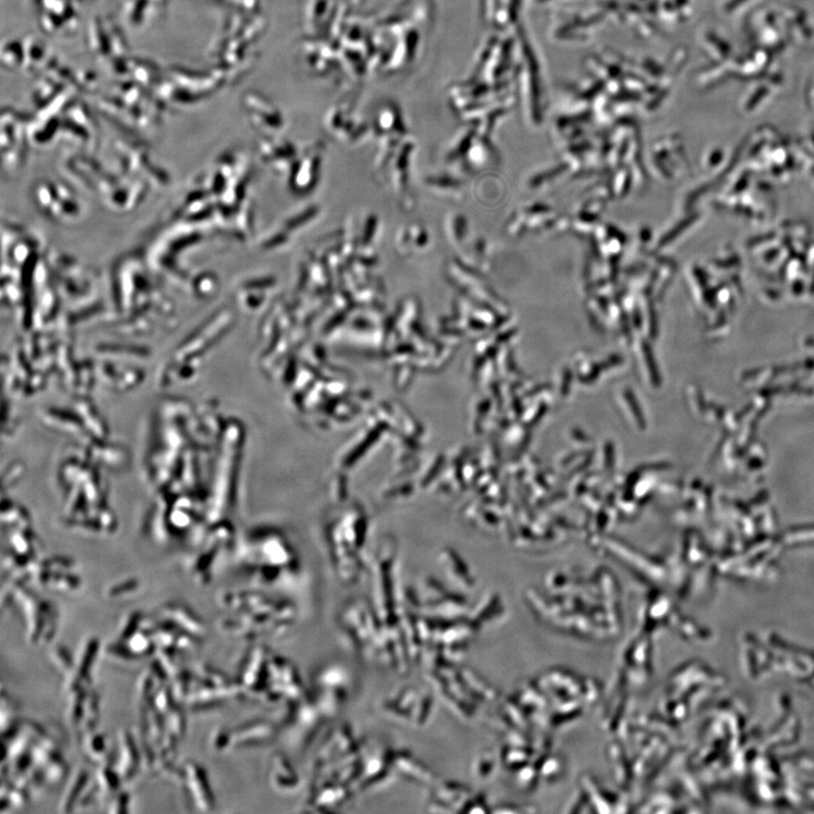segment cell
<instances>
[{
  "instance_id": "6da1fadb",
  "label": "cell",
  "mask_w": 814,
  "mask_h": 814,
  "mask_svg": "<svg viewBox=\"0 0 814 814\" xmlns=\"http://www.w3.org/2000/svg\"><path fill=\"white\" fill-rule=\"evenodd\" d=\"M14 598L21 605L26 627V640L31 645L48 644L57 630V610L47 601H41L22 586H16Z\"/></svg>"
},
{
  "instance_id": "9a60e30c",
  "label": "cell",
  "mask_w": 814,
  "mask_h": 814,
  "mask_svg": "<svg viewBox=\"0 0 814 814\" xmlns=\"http://www.w3.org/2000/svg\"><path fill=\"white\" fill-rule=\"evenodd\" d=\"M50 659L53 660L55 669H57L59 672H62L65 677H67V675L72 672L75 658H74L66 646H54L53 649L50 650Z\"/></svg>"
},
{
  "instance_id": "ffe728a7",
  "label": "cell",
  "mask_w": 814,
  "mask_h": 814,
  "mask_svg": "<svg viewBox=\"0 0 814 814\" xmlns=\"http://www.w3.org/2000/svg\"><path fill=\"white\" fill-rule=\"evenodd\" d=\"M129 804H131V795L127 792L119 790L114 798H111L108 804V813L123 814L129 812Z\"/></svg>"
},
{
  "instance_id": "30bf717a",
  "label": "cell",
  "mask_w": 814,
  "mask_h": 814,
  "mask_svg": "<svg viewBox=\"0 0 814 814\" xmlns=\"http://www.w3.org/2000/svg\"><path fill=\"white\" fill-rule=\"evenodd\" d=\"M90 689L91 688H78L75 689V690L66 693V719L68 723L77 730L80 728L83 714H84L86 697Z\"/></svg>"
},
{
  "instance_id": "7a4b0ae2",
  "label": "cell",
  "mask_w": 814,
  "mask_h": 814,
  "mask_svg": "<svg viewBox=\"0 0 814 814\" xmlns=\"http://www.w3.org/2000/svg\"><path fill=\"white\" fill-rule=\"evenodd\" d=\"M100 650V642L95 637L87 638L83 642L80 650L74 661V668L71 673L65 677L64 691L65 693L75 690L78 688L91 687V672L95 663L96 656Z\"/></svg>"
},
{
  "instance_id": "5bb4252c",
  "label": "cell",
  "mask_w": 814,
  "mask_h": 814,
  "mask_svg": "<svg viewBox=\"0 0 814 814\" xmlns=\"http://www.w3.org/2000/svg\"><path fill=\"white\" fill-rule=\"evenodd\" d=\"M44 771L45 783L49 785H58L66 779L68 766L65 761L62 753L51 760L47 766L41 769Z\"/></svg>"
},
{
  "instance_id": "2e32d148",
  "label": "cell",
  "mask_w": 814,
  "mask_h": 814,
  "mask_svg": "<svg viewBox=\"0 0 814 814\" xmlns=\"http://www.w3.org/2000/svg\"><path fill=\"white\" fill-rule=\"evenodd\" d=\"M153 705L164 716L179 705L177 700H174L173 689H171L168 683L157 689L154 698H153Z\"/></svg>"
},
{
  "instance_id": "8fae6325",
  "label": "cell",
  "mask_w": 814,
  "mask_h": 814,
  "mask_svg": "<svg viewBox=\"0 0 814 814\" xmlns=\"http://www.w3.org/2000/svg\"><path fill=\"white\" fill-rule=\"evenodd\" d=\"M99 720L100 697L90 689L89 693H87L86 697L84 714H83V720L78 730H82L83 735L92 732V730H95L96 725H98Z\"/></svg>"
},
{
  "instance_id": "3957f363",
  "label": "cell",
  "mask_w": 814,
  "mask_h": 814,
  "mask_svg": "<svg viewBox=\"0 0 814 814\" xmlns=\"http://www.w3.org/2000/svg\"><path fill=\"white\" fill-rule=\"evenodd\" d=\"M184 770H186V777H184V785L186 786L194 806L203 813L214 810V795H213L206 770L195 761L184 763Z\"/></svg>"
},
{
  "instance_id": "7c38bea8",
  "label": "cell",
  "mask_w": 814,
  "mask_h": 814,
  "mask_svg": "<svg viewBox=\"0 0 814 814\" xmlns=\"http://www.w3.org/2000/svg\"><path fill=\"white\" fill-rule=\"evenodd\" d=\"M194 678L195 677H194V673L191 670L182 669L171 679L173 680L171 689H173L174 700H177L178 704L186 702L187 698L191 695L194 687Z\"/></svg>"
},
{
  "instance_id": "277c9868",
  "label": "cell",
  "mask_w": 814,
  "mask_h": 814,
  "mask_svg": "<svg viewBox=\"0 0 814 814\" xmlns=\"http://www.w3.org/2000/svg\"><path fill=\"white\" fill-rule=\"evenodd\" d=\"M115 769H117L123 784L131 783L142 769V758L140 748L131 730H120L118 738V757L115 762Z\"/></svg>"
},
{
  "instance_id": "8992f818",
  "label": "cell",
  "mask_w": 814,
  "mask_h": 814,
  "mask_svg": "<svg viewBox=\"0 0 814 814\" xmlns=\"http://www.w3.org/2000/svg\"><path fill=\"white\" fill-rule=\"evenodd\" d=\"M94 780L98 785L100 799L110 801L122 788L123 780L115 769L114 758L110 755L108 759L101 762L95 772Z\"/></svg>"
},
{
  "instance_id": "9c48e42d",
  "label": "cell",
  "mask_w": 814,
  "mask_h": 814,
  "mask_svg": "<svg viewBox=\"0 0 814 814\" xmlns=\"http://www.w3.org/2000/svg\"><path fill=\"white\" fill-rule=\"evenodd\" d=\"M83 750L89 760L100 765L101 762L108 759L111 753L106 747L105 737L102 733H96L95 730L84 734L83 737Z\"/></svg>"
},
{
  "instance_id": "52a82bcc",
  "label": "cell",
  "mask_w": 814,
  "mask_h": 814,
  "mask_svg": "<svg viewBox=\"0 0 814 814\" xmlns=\"http://www.w3.org/2000/svg\"><path fill=\"white\" fill-rule=\"evenodd\" d=\"M89 771L84 768L77 769L72 779L68 781L66 789L59 802V811L62 813H71L76 810L77 804L80 802L83 793H84L87 785L90 783Z\"/></svg>"
},
{
  "instance_id": "5b68a950",
  "label": "cell",
  "mask_w": 814,
  "mask_h": 814,
  "mask_svg": "<svg viewBox=\"0 0 814 814\" xmlns=\"http://www.w3.org/2000/svg\"><path fill=\"white\" fill-rule=\"evenodd\" d=\"M162 615H164V619L169 620V621L182 629V630L197 637L198 640L205 636V623H204L200 615L193 609L187 607V605L180 603L165 604L162 608Z\"/></svg>"
},
{
  "instance_id": "e0dca14e",
  "label": "cell",
  "mask_w": 814,
  "mask_h": 814,
  "mask_svg": "<svg viewBox=\"0 0 814 814\" xmlns=\"http://www.w3.org/2000/svg\"><path fill=\"white\" fill-rule=\"evenodd\" d=\"M166 730L174 735L178 740H182L186 733V719L179 705L175 706L173 710L164 716Z\"/></svg>"
},
{
  "instance_id": "d6986e66",
  "label": "cell",
  "mask_w": 814,
  "mask_h": 814,
  "mask_svg": "<svg viewBox=\"0 0 814 814\" xmlns=\"http://www.w3.org/2000/svg\"><path fill=\"white\" fill-rule=\"evenodd\" d=\"M138 589H140V585L137 581L122 582V584L110 587L106 591V596L111 600H126L129 596L136 594Z\"/></svg>"
},
{
  "instance_id": "ac0fdd59",
  "label": "cell",
  "mask_w": 814,
  "mask_h": 814,
  "mask_svg": "<svg viewBox=\"0 0 814 814\" xmlns=\"http://www.w3.org/2000/svg\"><path fill=\"white\" fill-rule=\"evenodd\" d=\"M105 654L108 655L110 659L122 661V663L124 664L136 663V661L141 660L140 658H137L136 655H134L132 651L128 650V647L124 645V642L118 640L106 647Z\"/></svg>"
},
{
  "instance_id": "ba28073f",
  "label": "cell",
  "mask_w": 814,
  "mask_h": 814,
  "mask_svg": "<svg viewBox=\"0 0 814 814\" xmlns=\"http://www.w3.org/2000/svg\"><path fill=\"white\" fill-rule=\"evenodd\" d=\"M124 644L128 647V650L134 655H136L141 660L154 654L157 647L154 636H153L151 629L147 626L142 627L135 635L129 638Z\"/></svg>"
},
{
  "instance_id": "44dd1931",
  "label": "cell",
  "mask_w": 814,
  "mask_h": 814,
  "mask_svg": "<svg viewBox=\"0 0 814 814\" xmlns=\"http://www.w3.org/2000/svg\"><path fill=\"white\" fill-rule=\"evenodd\" d=\"M231 743H233V732H230L228 730L217 729L215 732L212 734V748L215 749L217 751L224 750V749L228 748Z\"/></svg>"
},
{
  "instance_id": "4fadbf2b",
  "label": "cell",
  "mask_w": 814,
  "mask_h": 814,
  "mask_svg": "<svg viewBox=\"0 0 814 814\" xmlns=\"http://www.w3.org/2000/svg\"><path fill=\"white\" fill-rule=\"evenodd\" d=\"M143 622H144V615H143L141 610H133V612L128 613L123 620L122 624H120L117 640L126 642L129 638L140 630Z\"/></svg>"
}]
</instances>
